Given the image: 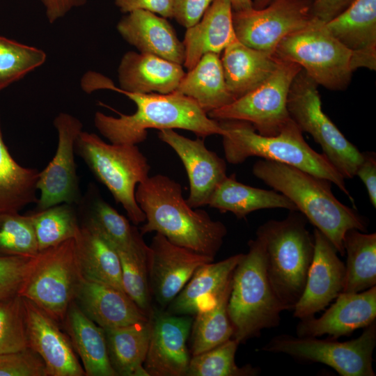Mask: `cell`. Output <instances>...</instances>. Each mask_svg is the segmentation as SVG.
Masks as SVG:
<instances>
[{"mask_svg": "<svg viewBox=\"0 0 376 376\" xmlns=\"http://www.w3.org/2000/svg\"><path fill=\"white\" fill-rule=\"evenodd\" d=\"M81 86L88 93L100 89L114 91L136 104V111L130 115L118 113L119 117H113L95 113V127L111 143L137 145L146 139L147 130L151 128L185 130L203 139L224 134L219 121L210 118L194 100L177 91L169 94L123 91L109 78L93 71L83 76Z\"/></svg>", "mask_w": 376, "mask_h": 376, "instance_id": "obj_1", "label": "cell"}, {"mask_svg": "<svg viewBox=\"0 0 376 376\" xmlns=\"http://www.w3.org/2000/svg\"><path fill=\"white\" fill-rule=\"evenodd\" d=\"M135 197L146 216L142 235L155 232L175 245L215 258L227 228L205 211L190 207L178 182L162 174L149 176L137 185Z\"/></svg>", "mask_w": 376, "mask_h": 376, "instance_id": "obj_2", "label": "cell"}, {"mask_svg": "<svg viewBox=\"0 0 376 376\" xmlns=\"http://www.w3.org/2000/svg\"><path fill=\"white\" fill-rule=\"evenodd\" d=\"M253 174L289 198L306 219L344 256L343 237L352 228L366 232L368 220L342 203L331 191V182L290 165L260 159Z\"/></svg>", "mask_w": 376, "mask_h": 376, "instance_id": "obj_3", "label": "cell"}, {"mask_svg": "<svg viewBox=\"0 0 376 376\" xmlns=\"http://www.w3.org/2000/svg\"><path fill=\"white\" fill-rule=\"evenodd\" d=\"M217 121L224 130L222 145L228 163L239 164L249 157H259L290 165L334 183L354 204L345 178L323 154L309 146L292 119L277 135L270 136L260 134L246 121Z\"/></svg>", "mask_w": 376, "mask_h": 376, "instance_id": "obj_4", "label": "cell"}, {"mask_svg": "<svg viewBox=\"0 0 376 376\" xmlns=\"http://www.w3.org/2000/svg\"><path fill=\"white\" fill-rule=\"evenodd\" d=\"M306 220L298 211H290L284 219L269 220L256 230L268 279L285 310L293 309L300 299L313 258L314 238Z\"/></svg>", "mask_w": 376, "mask_h": 376, "instance_id": "obj_5", "label": "cell"}, {"mask_svg": "<svg viewBox=\"0 0 376 376\" xmlns=\"http://www.w3.org/2000/svg\"><path fill=\"white\" fill-rule=\"evenodd\" d=\"M248 246L233 271L228 303L233 338L240 344L259 336L263 329L277 327L285 310L268 279L263 242L256 237Z\"/></svg>", "mask_w": 376, "mask_h": 376, "instance_id": "obj_6", "label": "cell"}, {"mask_svg": "<svg viewBox=\"0 0 376 376\" xmlns=\"http://www.w3.org/2000/svg\"><path fill=\"white\" fill-rule=\"evenodd\" d=\"M75 150L121 204L131 222L134 225L145 222L135 191L137 185L149 177L150 166L137 145L107 143L95 134L82 131Z\"/></svg>", "mask_w": 376, "mask_h": 376, "instance_id": "obj_7", "label": "cell"}, {"mask_svg": "<svg viewBox=\"0 0 376 376\" xmlns=\"http://www.w3.org/2000/svg\"><path fill=\"white\" fill-rule=\"evenodd\" d=\"M274 56L298 64L318 85L333 91L345 89L354 71L352 52L315 17L306 26L284 38Z\"/></svg>", "mask_w": 376, "mask_h": 376, "instance_id": "obj_8", "label": "cell"}, {"mask_svg": "<svg viewBox=\"0 0 376 376\" xmlns=\"http://www.w3.org/2000/svg\"><path fill=\"white\" fill-rule=\"evenodd\" d=\"M287 107L290 118L302 132L312 136L342 176L354 178L363 153L323 112L318 84L302 69L291 84Z\"/></svg>", "mask_w": 376, "mask_h": 376, "instance_id": "obj_9", "label": "cell"}, {"mask_svg": "<svg viewBox=\"0 0 376 376\" xmlns=\"http://www.w3.org/2000/svg\"><path fill=\"white\" fill-rule=\"evenodd\" d=\"M376 345V322L365 327L351 340L318 339L279 335L272 338L262 350L288 354L296 359L324 363L342 376H375L373 352Z\"/></svg>", "mask_w": 376, "mask_h": 376, "instance_id": "obj_10", "label": "cell"}, {"mask_svg": "<svg viewBox=\"0 0 376 376\" xmlns=\"http://www.w3.org/2000/svg\"><path fill=\"white\" fill-rule=\"evenodd\" d=\"M81 279L74 238L70 239L39 251L19 296L32 301L62 324Z\"/></svg>", "mask_w": 376, "mask_h": 376, "instance_id": "obj_11", "label": "cell"}, {"mask_svg": "<svg viewBox=\"0 0 376 376\" xmlns=\"http://www.w3.org/2000/svg\"><path fill=\"white\" fill-rule=\"evenodd\" d=\"M301 69L295 63L278 58L276 68L260 85L207 115L216 120L246 121L261 135H277L291 119L287 107L288 93Z\"/></svg>", "mask_w": 376, "mask_h": 376, "instance_id": "obj_12", "label": "cell"}, {"mask_svg": "<svg viewBox=\"0 0 376 376\" xmlns=\"http://www.w3.org/2000/svg\"><path fill=\"white\" fill-rule=\"evenodd\" d=\"M311 0H274L263 8L233 11V24L242 44L272 54L288 35L313 19Z\"/></svg>", "mask_w": 376, "mask_h": 376, "instance_id": "obj_13", "label": "cell"}, {"mask_svg": "<svg viewBox=\"0 0 376 376\" xmlns=\"http://www.w3.org/2000/svg\"><path fill=\"white\" fill-rule=\"evenodd\" d=\"M58 134L56 153L39 172L38 210L63 203L78 205L81 199L75 162V142L82 132L81 122L71 114L60 113L54 120Z\"/></svg>", "mask_w": 376, "mask_h": 376, "instance_id": "obj_14", "label": "cell"}, {"mask_svg": "<svg viewBox=\"0 0 376 376\" xmlns=\"http://www.w3.org/2000/svg\"><path fill=\"white\" fill-rule=\"evenodd\" d=\"M148 280L151 295L168 306L201 265L214 258L175 245L155 233L149 246Z\"/></svg>", "mask_w": 376, "mask_h": 376, "instance_id": "obj_15", "label": "cell"}, {"mask_svg": "<svg viewBox=\"0 0 376 376\" xmlns=\"http://www.w3.org/2000/svg\"><path fill=\"white\" fill-rule=\"evenodd\" d=\"M150 336L143 367L148 376H186L191 357L187 340L192 319L152 311Z\"/></svg>", "mask_w": 376, "mask_h": 376, "instance_id": "obj_16", "label": "cell"}, {"mask_svg": "<svg viewBox=\"0 0 376 376\" xmlns=\"http://www.w3.org/2000/svg\"><path fill=\"white\" fill-rule=\"evenodd\" d=\"M159 139L169 145L182 162L189 182L186 199L193 208L208 205L219 184L227 176L226 161L205 146L203 139H191L172 129L160 130Z\"/></svg>", "mask_w": 376, "mask_h": 376, "instance_id": "obj_17", "label": "cell"}, {"mask_svg": "<svg viewBox=\"0 0 376 376\" xmlns=\"http://www.w3.org/2000/svg\"><path fill=\"white\" fill-rule=\"evenodd\" d=\"M314 254L304 292L295 306L294 316L300 320L313 317L342 292L345 265L329 240L319 230H313Z\"/></svg>", "mask_w": 376, "mask_h": 376, "instance_id": "obj_18", "label": "cell"}, {"mask_svg": "<svg viewBox=\"0 0 376 376\" xmlns=\"http://www.w3.org/2000/svg\"><path fill=\"white\" fill-rule=\"evenodd\" d=\"M23 300L28 345L42 357L47 376H86L60 324L32 301Z\"/></svg>", "mask_w": 376, "mask_h": 376, "instance_id": "obj_19", "label": "cell"}, {"mask_svg": "<svg viewBox=\"0 0 376 376\" xmlns=\"http://www.w3.org/2000/svg\"><path fill=\"white\" fill-rule=\"evenodd\" d=\"M336 299L320 318L300 320L297 336L319 337L327 334L334 339L349 336L375 321L376 285L359 292H341Z\"/></svg>", "mask_w": 376, "mask_h": 376, "instance_id": "obj_20", "label": "cell"}, {"mask_svg": "<svg viewBox=\"0 0 376 376\" xmlns=\"http://www.w3.org/2000/svg\"><path fill=\"white\" fill-rule=\"evenodd\" d=\"M325 24L352 52L354 70L359 68L376 69V0H354Z\"/></svg>", "mask_w": 376, "mask_h": 376, "instance_id": "obj_21", "label": "cell"}, {"mask_svg": "<svg viewBox=\"0 0 376 376\" xmlns=\"http://www.w3.org/2000/svg\"><path fill=\"white\" fill-rule=\"evenodd\" d=\"M121 37L139 52L183 64L185 47L166 18L137 10L123 16L117 24Z\"/></svg>", "mask_w": 376, "mask_h": 376, "instance_id": "obj_22", "label": "cell"}, {"mask_svg": "<svg viewBox=\"0 0 376 376\" xmlns=\"http://www.w3.org/2000/svg\"><path fill=\"white\" fill-rule=\"evenodd\" d=\"M185 72L182 65L159 56L127 52L122 57L118 77L120 91L136 93L175 92Z\"/></svg>", "mask_w": 376, "mask_h": 376, "instance_id": "obj_23", "label": "cell"}, {"mask_svg": "<svg viewBox=\"0 0 376 376\" xmlns=\"http://www.w3.org/2000/svg\"><path fill=\"white\" fill-rule=\"evenodd\" d=\"M74 301L86 315L103 329L147 321L150 318L125 291L83 278Z\"/></svg>", "mask_w": 376, "mask_h": 376, "instance_id": "obj_24", "label": "cell"}, {"mask_svg": "<svg viewBox=\"0 0 376 376\" xmlns=\"http://www.w3.org/2000/svg\"><path fill=\"white\" fill-rule=\"evenodd\" d=\"M237 40L230 1L214 0L201 20L187 29L182 42L185 52L183 65L189 70L203 55L219 54Z\"/></svg>", "mask_w": 376, "mask_h": 376, "instance_id": "obj_25", "label": "cell"}, {"mask_svg": "<svg viewBox=\"0 0 376 376\" xmlns=\"http://www.w3.org/2000/svg\"><path fill=\"white\" fill-rule=\"evenodd\" d=\"M77 205L82 215L80 225L100 235L116 251H136L148 246L138 229L110 205L94 186L89 188Z\"/></svg>", "mask_w": 376, "mask_h": 376, "instance_id": "obj_26", "label": "cell"}, {"mask_svg": "<svg viewBox=\"0 0 376 376\" xmlns=\"http://www.w3.org/2000/svg\"><path fill=\"white\" fill-rule=\"evenodd\" d=\"M62 325L81 360L86 376H118L109 359L104 329L86 315L75 301Z\"/></svg>", "mask_w": 376, "mask_h": 376, "instance_id": "obj_27", "label": "cell"}, {"mask_svg": "<svg viewBox=\"0 0 376 376\" xmlns=\"http://www.w3.org/2000/svg\"><path fill=\"white\" fill-rule=\"evenodd\" d=\"M221 62L228 88L237 99L265 81L276 68L278 58L237 40L223 51Z\"/></svg>", "mask_w": 376, "mask_h": 376, "instance_id": "obj_28", "label": "cell"}, {"mask_svg": "<svg viewBox=\"0 0 376 376\" xmlns=\"http://www.w3.org/2000/svg\"><path fill=\"white\" fill-rule=\"evenodd\" d=\"M74 242L78 268L84 279L125 291L120 258L111 245L93 230L81 225Z\"/></svg>", "mask_w": 376, "mask_h": 376, "instance_id": "obj_29", "label": "cell"}, {"mask_svg": "<svg viewBox=\"0 0 376 376\" xmlns=\"http://www.w3.org/2000/svg\"><path fill=\"white\" fill-rule=\"evenodd\" d=\"M242 256L243 253L235 254L198 267L168 306L169 313L180 315H196L203 304L226 285Z\"/></svg>", "mask_w": 376, "mask_h": 376, "instance_id": "obj_30", "label": "cell"}, {"mask_svg": "<svg viewBox=\"0 0 376 376\" xmlns=\"http://www.w3.org/2000/svg\"><path fill=\"white\" fill-rule=\"evenodd\" d=\"M175 91L194 100L207 114L236 100L226 85L219 54L214 53L203 55Z\"/></svg>", "mask_w": 376, "mask_h": 376, "instance_id": "obj_31", "label": "cell"}, {"mask_svg": "<svg viewBox=\"0 0 376 376\" xmlns=\"http://www.w3.org/2000/svg\"><path fill=\"white\" fill-rule=\"evenodd\" d=\"M208 205L221 212H230L237 219L249 214L271 208L297 211L285 196L275 191L253 187L238 182L235 174L226 176L213 193Z\"/></svg>", "mask_w": 376, "mask_h": 376, "instance_id": "obj_32", "label": "cell"}, {"mask_svg": "<svg viewBox=\"0 0 376 376\" xmlns=\"http://www.w3.org/2000/svg\"><path fill=\"white\" fill-rule=\"evenodd\" d=\"M109 359L117 375L148 376L143 363L150 336V321L104 329Z\"/></svg>", "mask_w": 376, "mask_h": 376, "instance_id": "obj_33", "label": "cell"}, {"mask_svg": "<svg viewBox=\"0 0 376 376\" xmlns=\"http://www.w3.org/2000/svg\"><path fill=\"white\" fill-rule=\"evenodd\" d=\"M231 286L232 278L220 292L203 304L195 315L191 329L192 356L233 338L234 330L228 313Z\"/></svg>", "mask_w": 376, "mask_h": 376, "instance_id": "obj_34", "label": "cell"}, {"mask_svg": "<svg viewBox=\"0 0 376 376\" xmlns=\"http://www.w3.org/2000/svg\"><path fill=\"white\" fill-rule=\"evenodd\" d=\"M39 171L19 164L10 155L3 139L0 124V212H19L37 203Z\"/></svg>", "mask_w": 376, "mask_h": 376, "instance_id": "obj_35", "label": "cell"}, {"mask_svg": "<svg viewBox=\"0 0 376 376\" xmlns=\"http://www.w3.org/2000/svg\"><path fill=\"white\" fill-rule=\"evenodd\" d=\"M347 253L342 292L354 293L376 285V233L348 230L343 237Z\"/></svg>", "mask_w": 376, "mask_h": 376, "instance_id": "obj_36", "label": "cell"}, {"mask_svg": "<svg viewBox=\"0 0 376 376\" xmlns=\"http://www.w3.org/2000/svg\"><path fill=\"white\" fill-rule=\"evenodd\" d=\"M29 215L39 251L74 238L80 227L75 204L63 203Z\"/></svg>", "mask_w": 376, "mask_h": 376, "instance_id": "obj_37", "label": "cell"}, {"mask_svg": "<svg viewBox=\"0 0 376 376\" xmlns=\"http://www.w3.org/2000/svg\"><path fill=\"white\" fill-rule=\"evenodd\" d=\"M240 343L233 338L224 343L193 355L186 376H254L259 369L251 365L238 366L235 353Z\"/></svg>", "mask_w": 376, "mask_h": 376, "instance_id": "obj_38", "label": "cell"}, {"mask_svg": "<svg viewBox=\"0 0 376 376\" xmlns=\"http://www.w3.org/2000/svg\"><path fill=\"white\" fill-rule=\"evenodd\" d=\"M46 53L0 36V91L41 66Z\"/></svg>", "mask_w": 376, "mask_h": 376, "instance_id": "obj_39", "label": "cell"}, {"mask_svg": "<svg viewBox=\"0 0 376 376\" xmlns=\"http://www.w3.org/2000/svg\"><path fill=\"white\" fill-rule=\"evenodd\" d=\"M121 265L122 281L126 294L148 317L151 315V292L148 262L150 248L117 251Z\"/></svg>", "mask_w": 376, "mask_h": 376, "instance_id": "obj_40", "label": "cell"}, {"mask_svg": "<svg viewBox=\"0 0 376 376\" xmlns=\"http://www.w3.org/2000/svg\"><path fill=\"white\" fill-rule=\"evenodd\" d=\"M39 253L30 215L0 212V256L34 257Z\"/></svg>", "mask_w": 376, "mask_h": 376, "instance_id": "obj_41", "label": "cell"}, {"mask_svg": "<svg viewBox=\"0 0 376 376\" xmlns=\"http://www.w3.org/2000/svg\"><path fill=\"white\" fill-rule=\"evenodd\" d=\"M29 347L23 297L0 300V354Z\"/></svg>", "mask_w": 376, "mask_h": 376, "instance_id": "obj_42", "label": "cell"}, {"mask_svg": "<svg viewBox=\"0 0 376 376\" xmlns=\"http://www.w3.org/2000/svg\"><path fill=\"white\" fill-rule=\"evenodd\" d=\"M36 260V256H0V300L19 295Z\"/></svg>", "mask_w": 376, "mask_h": 376, "instance_id": "obj_43", "label": "cell"}, {"mask_svg": "<svg viewBox=\"0 0 376 376\" xmlns=\"http://www.w3.org/2000/svg\"><path fill=\"white\" fill-rule=\"evenodd\" d=\"M0 376H47L42 357L32 348L0 354Z\"/></svg>", "mask_w": 376, "mask_h": 376, "instance_id": "obj_44", "label": "cell"}, {"mask_svg": "<svg viewBox=\"0 0 376 376\" xmlns=\"http://www.w3.org/2000/svg\"><path fill=\"white\" fill-rule=\"evenodd\" d=\"M214 0H174L173 17L182 26L198 23Z\"/></svg>", "mask_w": 376, "mask_h": 376, "instance_id": "obj_45", "label": "cell"}, {"mask_svg": "<svg viewBox=\"0 0 376 376\" xmlns=\"http://www.w3.org/2000/svg\"><path fill=\"white\" fill-rule=\"evenodd\" d=\"M115 4L125 14L143 10L158 14L164 18L173 17L174 0H115Z\"/></svg>", "mask_w": 376, "mask_h": 376, "instance_id": "obj_46", "label": "cell"}, {"mask_svg": "<svg viewBox=\"0 0 376 376\" xmlns=\"http://www.w3.org/2000/svg\"><path fill=\"white\" fill-rule=\"evenodd\" d=\"M363 159L358 166L355 175L364 184L370 201L376 207V155L373 152H364Z\"/></svg>", "mask_w": 376, "mask_h": 376, "instance_id": "obj_47", "label": "cell"}, {"mask_svg": "<svg viewBox=\"0 0 376 376\" xmlns=\"http://www.w3.org/2000/svg\"><path fill=\"white\" fill-rule=\"evenodd\" d=\"M354 0H313V17L326 23L347 8Z\"/></svg>", "mask_w": 376, "mask_h": 376, "instance_id": "obj_48", "label": "cell"}, {"mask_svg": "<svg viewBox=\"0 0 376 376\" xmlns=\"http://www.w3.org/2000/svg\"><path fill=\"white\" fill-rule=\"evenodd\" d=\"M44 6L47 19L54 23L75 8L84 6L87 0H40Z\"/></svg>", "mask_w": 376, "mask_h": 376, "instance_id": "obj_49", "label": "cell"}, {"mask_svg": "<svg viewBox=\"0 0 376 376\" xmlns=\"http://www.w3.org/2000/svg\"><path fill=\"white\" fill-rule=\"evenodd\" d=\"M233 11H242L249 10L253 7L252 0H229Z\"/></svg>", "mask_w": 376, "mask_h": 376, "instance_id": "obj_50", "label": "cell"}, {"mask_svg": "<svg viewBox=\"0 0 376 376\" xmlns=\"http://www.w3.org/2000/svg\"><path fill=\"white\" fill-rule=\"evenodd\" d=\"M273 1L274 0H254L253 1V7L254 8H263L267 6Z\"/></svg>", "mask_w": 376, "mask_h": 376, "instance_id": "obj_51", "label": "cell"}]
</instances>
